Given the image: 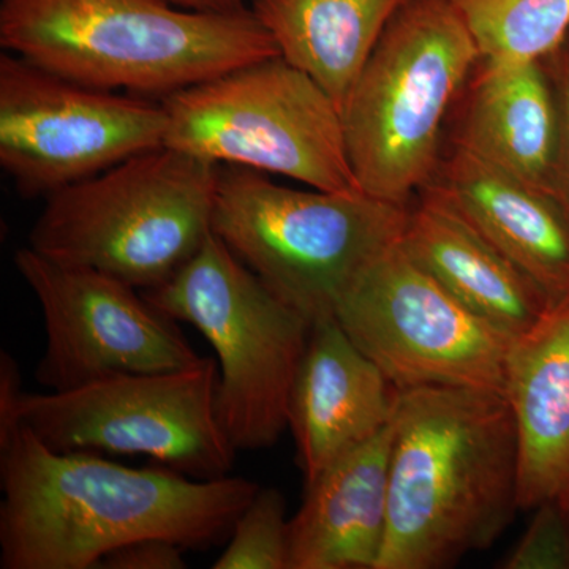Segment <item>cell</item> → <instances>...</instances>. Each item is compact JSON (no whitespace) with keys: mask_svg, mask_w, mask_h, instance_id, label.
I'll return each mask as SVG.
<instances>
[{"mask_svg":"<svg viewBox=\"0 0 569 569\" xmlns=\"http://www.w3.org/2000/svg\"><path fill=\"white\" fill-rule=\"evenodd\" d=\"M261 486L58 452L26 427L0 441V568L91 569L141 539L186 550L230 538Z\"/></svg>","mask_w":569,"mask_h":569,"instance_id":"obj_1","label":"cell"},{"mask_svg":"<svg viewBox=\"0 0 569 569\" xmlns=\"http://www.w3.org/2000/svg\"><path fill=\"white\" fill-rule=\"evenodd\" d=\"M388 529L377 569H443L490 548L519 508L507 397L486 389L397 391Z\"/></svg>","mask_w":569,"mask_h":569,"instance_id":"obj_2","label":"cell"},{"mask_svg":"<svg viewBox=\"0 0 569 569\" xmlns=\"http://www.w3.org/2000/svg\"><path fill=\"white\" fill-rule=\"evenodd\" d=\"M0 47L67 80L159 100L280 56L250 9L194 13L167 0H0Z\"/></svg>","mask_w":569,"mask_h":569,"instance_id":"obj_3","label":"cell"},{"mask_svg":"<svg viewBox=\"0 0 569 569\" xmlns=\"http://www.w3.org/2000/svg\"><path fill=\"white\" fill-rule=\"evenodd\" d=\"M478 61L448 0H407L397 11L342 107L361 192L413 203L441 162L449 116Z\"/></svg>","mask_w":569,"mask_h":569,"instance_id":"obj_4","label":"cell"},{"mask_svg":"<svg viewBox=\"0 0 569 569\" xmlns=\"http://www.w3.org/2000/svg\"><path fill=\"white\" fill-rule=\"evenodd\" d=\"M219 170L167 146L137 153L47 198L29 247L58 263L153 290L211 236Z\"/></svg>","mask_w":569,"mask_h":569,"instance_id":"obj_5","label":"cell"},{"mask_svg":"<svg viewBox=\"0 0 569 569\" xmlns=\"http://www.w3.org/2000/svg\"><path fill=\"white\" fill-rule=\"evenodd\" d=\"M408 209L362 192L296 190L220 167L212 233L310 323L335 318L358 277L399 244Z\"/></svg>","mask_w":569,"mask_h":569,"instance_id":"obj_6","label":"cell"},{"mask_svg":"<svg viewBox=\"0 0 569 569\" xmlns=\"http://www.w3.org/2000/svg\"><path fill=\"white\" fill-rule=\"evenodd\" d=\"M160 102L167 148L325 192H361L348 159L342 110L282 56L224 71Z\"/></svg>","mask_w":569,"mask_h":569,"instance_id":"obj_7","label":"cell"},{"mask_svg":"<svg viewBox=\"0 0 569 569\" xmlns=\"http://www.w3.org/2000/svg\"><path fill=\"white\" fill-rule=\"evenodd\" d=\"M193 326L217 355V411L236 451H260L288 429L291 387L312 323L272 293L211 233L168 282L142 291Z\"/></svg>","mask_w":569,"mask_h":569,"instance_id":"obj_8","label":"cell"},{"mask_svg":"<svg viewBox=\"0 0 569 569\" xmlns=\"http://www.w3.org/2000/svg\"><path fill=\"white\" fill-rule=\"evenodd\" d=\"M219 366L103 378L69 391L22 392L18 425L58 452L148 456L183 477L219 479L236 449L217 411Z\"/></svg>","mask_w":569,"mask_h":569,"instance_id":"obj_9","label":"cell"},{"mask_svg":"<svg viewBox=\"0 0 569 569\" xmlns=\"http://www.w3.org/2000/svg\"><path fill=\"white\" fill-rule=\"evenodd\" d=\"M162 102L67 80L0 54V167L24 198L56 192L164 144Z\"/></svg>","mask_w":569,"mask_h":569,"instance_id":"obj_10","label":"cell"},{"mask_svg":"<svg viewBox=\"0 0 569 569\" xmlns=\"http://www.w3.org/2000/svg\"><path fill=\"white\" fill-rule=\"evenodd\" d=\"M335 318L400 391L452 387L503 395L512 337L460 305L400 244L358 277Z\"/></svg>","mask_w":569,"mask_h":569,"instance_id":"obj_11","label":"cell"},{"mask_svg":"<svg viewBox=\"0 0 569 569\" xmlns=\"http://www.w3.org/2000/svg\"><path fill=\"white\" fill-rule=\"evenodd\" d=\"M43 316V356L36 378L48 391H69L103 378L163 373L203 359L178 321L122 280L58 263L31 247L13 257Z\"/></svg>","mask_w":569,"mask_h":569,"instance_id":"obj_12","label":"cell"},{"mask_svg":"<svg viewBox=\"0 0 569 569\" xmlns=\"http://www.w3.org/2000/svg\"><path fill=\"white\" fill-rule=\"evenodd\" d=\"M397 389L336 318L312 325L288 402L306 482L391 422Z\"/></svg>","mask_w":569,"mask_h":569,"instance_id":"obj_13","label":"cell"},{"mask_svg":"<svg viewBox=\"0 0 569 569\" xmlns=\"http://www.w3.org/2000/svg\"><path fill=\"white\" fill-rule=\"evenodd\" d=\"M560 111L545 59H479L447 123L445 148L470 153L556 198Z\"/></svg>","mask_w":569,"mask_h":569,"instance_id":"obj_14","label":"cell"},{"mask_svg":"<svg viewBox=\"0 0 569 569\" xmlns=\"http://www.w3.org/2000/svg\"><path fill=\"white\" fill-rule=\"evenodd\" d=\"M422 190L448 201L553 302L569 295V217L552 194L455 148Z\"/></svg>","mask_w":569,"mask_h":569,"instance_id":"obj_15","label":"cell"},{"mask_svg":"<svg viewBox=\"0 0 569 569\" xmlns=\"http://www.w3.org/2000/svg\"><path fill=\"white\" fill-rule=\"evenodd\" d=\"M399 244L460 305L512 339L526 335L553 305L537 282L430 190H421L410 204Z\"/></svg>","mask_w":569,"mask_h":569,"instance_id":"obj_16","label":"cell"},{"mask_svg":"<svg viewBox=\"0 0 569 569\" xmlns=\"http://www.w3.org/2000/svg\"><path fill=\"white\" fill-rule=\"evenodd\" d=\"M503 396L515 419L519 508L569 496V295L512 339ZM568 505V503H567Z\"/></svg>","mask_w":569,"mask_h":569,"instance_id":"obj_17","label":"cell"},{"mask_svg":"<svg viewBox=\"0 0 569 569\" xmlns=\"http://www.w3.org/2000/svg\"><path fill=\"white\" fill-rule=\"evenodd\" d=\"M392 425L306 482L290 569H377L388 529Z\"/></svg>","mask_w":569,"mask_h":569,"instance_id":"obj_18","label":"cell"},{"mask_svg":"<svg viewBox=\"0 0 569 569\" xmlns=\"http://www.w3.org/2000/svg\"><path fill=\"white\" fill-rule=\"evenodd\" d=\"M407 0H252L279 54L323 86L342 110L378 40Z\"/></svg>","mask_w":569,"mask_h":569,"instance_id":"obj_19","label":"cell"},{"mask_svg":"<svg viewBox=\"0 0 569 569\" xmlns=\"http://www.w3.org/2000/svg\"><path fill=\"white\" fill-rule=\"evenodd\" d=\"M479 59L522 63L548 58L569 33V0H448Z\"/></svg>","mask_w":569,"mask_h":569,"instance_id":"obj_20","label":"cell"},{"mask_svg":"<svg viewBox=\"0 0 569 569\" xmlns=\"http://www.w3.org/2000/svg\"><path fill=\"white\" fill-rule=\"evenodd\" d=\"M287 501L279 489L260 488L236 520L212 569H290Z\"/></svg>","mask_w":569,"mask_h":569,"instance_id":"obj_21","label":"cell"},{"mask_svg":"<svg viewBox=\"0 0 569 569\" xmlns=\"http://www.w3.org/2000/svg\"><path fill=\"white\" fill-rule=\"evenodd\" d=\"M501 569H569V507L550 500L535 508L529 529L500 561Z\"/></svg>","mask_w":569,"mask_h":569,"instance_id":"obj_22","label":"cell"},{"mask_svg":"<svg viewBox=\"0 0 569 569\" xmlns=\"http://www.w3.org/2000/svg\"><path fill=\"white\" fill-rule=\"evenodd\" d=\"M560 111L559 156L556 170V200L569 217V33L563 43L546 58Z\"/></svg>","mask_w":569,"mask_h":569,"instance_id":"obj_23","label":"cell"},{"mask_svg":"<svg viewBox=\"0 0 569 569\" xmlns=\"http://www.w3.org/2000/svg\"><path fill=\"white\" fill-rule=\"evenodd\" d=\"M186 549L167 539H141L116 549L104 557L107 569H183Z\"/></svg>","mask_w":569,"mask_h":569,"instance_id":"obj_24","label":"cell"},{"mask_svg":"<svg viewBox=\"0 0 569 569\" xmlns=\"http://www.w3.org/2000/svg\"><path fill=\"white\" fill-rule=\"evenodd\" d=\"M20 366L13 356L0 353V441L6 440L20 425L17 407L22 395Z\"/></svg>","mask_w":569,"mask_h":569,"instance_id":"obj_25","label":"cell"},{"mask_svg":"<svg viewBox=\"0 0 569 569\" xmlns=\"http://www.w3.org/2000/svg\"><path fill=\"white\" fill-rule=\"evenodd\" d=\"M176 9L194 13L231 14L247 10L244 0H167Z\"/></svg>","mask_w":569,"mask_h":569,"instance_id":"obj_26","label":"cell"},{"mask_svg":"<svg viewBox=\"0 0 569 569\" xmlns=\"http://www.w3.org/2000/svg\"><path fill=\"white\" fill-rule=\"evenodd\" d=\"M567 503H568V507H569V496H568V500H567Z\"/></svg>","mask_w":569,"mask_h":569,"instance_id":"obj_27","label":"cell"}]
</instances>
